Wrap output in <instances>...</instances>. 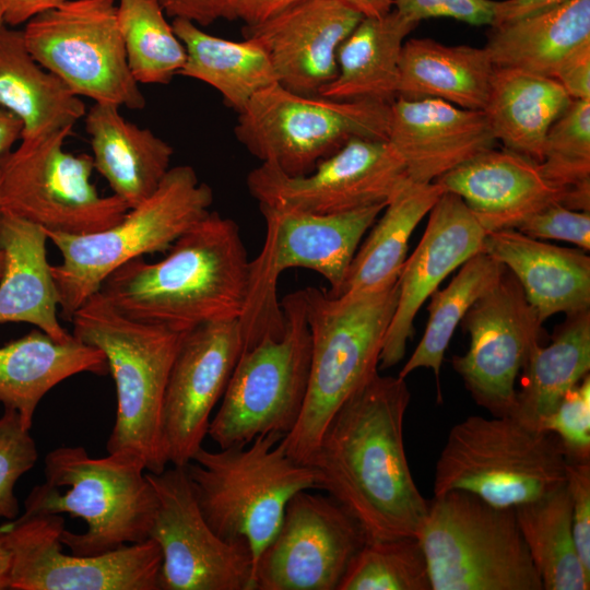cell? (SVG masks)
Instances as JSON below:
<instances>
[{
  "label": "cell",
  "instance_id": "603a6c76",
  "mask_svg": "<svg viewBox=\"0 0 590 590\" xmlns=\"http://www.w3.org/2000/svg\"><path fill=\"white\" fill-rule=\"evenodd\" d=\"M387 141L417 184L434 182L497 143L483 110L402 96L390 105Z\"/></svg>",
  "mask_w": 590,
  "mask_h": 590
},
{
  "label": "cell",
  "instance_id": "c3c4849f",
  "mask_svg": "<svg viewBox=\"0 0 590 590\" xmlns=\"http://www.w3.org/2000/svg\"><path fill=\"white\" fill-rule=\"evenodd\" d=\"M165 14L184 19L198 26H208L219 20L232 21V0H156Z\"/></svg>",
  "mask_w": 590,
  "mask_h": 590
},
{
  "label": "cell",
  "instance_id": "ee69618b",
  "mask_svg": "<svg viewBox=\"0 0 590 590\" xmlns=\"http://www.w3.org/2000/svg\"><path fill=\"white\" fill-rule=\"evenodd\" d=\"M516 229L535 239H556L590 250V211L573 210L559 202L550 203L522 219Z\"/></svg>",
  "mask_w": 590,
  "mask_h": 590
},
{
  "label": "cell",
  "instance_id": "9a60e30c",
  "mask_svg": "<svg viewBox=\"0 0 590 590\" xmlns=\"http://www.w3.org/2000/svg\"><path fill=\"white\" fill-rule=\"evenodd\" d=\"M0 529L11 553L12 590H160L162 553L153 539L79 556L62 551L61 515L19 516Z\"/></svg>",
  "mask_w": 590,
  "mask_h": 590
},
{
  "label": "cell",
  "instance_id": "4dcf8cb0",
  "mask_svg": "<svg viewBox=\"0 0 590 590\" xmlns=\"http://www.w3.org/2000/svg\"><path fill=\"white\" fill-rule=\"evenodd\" d=\"M416 26L394 9L382 16H364L340 45L338 73L318 95L391 104L398 96L402 46Z\"/></svg>",
  "mask_w": 590,
  "mask_h": 590
},
{
  "label": "cell",
  "instance_id": "b9f144b4",
  "mask_svg": "<svg viewBox=\"0 0 590 590\" xmlns=\"http://www.w3.org/2000/svg\"><path fill=\"white\" fill-rule=\"evenodd\" d=\"M37 458L31 430L23 426L15 410L4 408L0 416V519L11 521L20 516L15 484Z\"/></svg>",
  "mask_w": 590,
  "mask_h": 590
},
{
  "label": "cell",
  "instance_id": "6f0895ef",
  "mask_svg": "<svg viewBox=\"0 0 590 590\" xmlns=\"http://www.w3.org/2000/svg\"><path fill=\"white\" fill-rule=\"evenodd\" d=\"M2 24H4V23H3V17H2V11H1V8H0V26H1Z\"/></svg>",
  "mask_w": 590,
  "mask_h": 590
},
{
  "label": "cell",
  "instance_id": "7bdbcfd3",
  "mask_svg": "<svg viewBox=\"0 0 590 590\" xmlns=\"http://www.w3.org/2000/svg\"><path fill=\"white\" fill-rule=\"evenodd\" d=\"M540 428L557 436L568 460H590V375L565 394Z\"/></svg>",
  "mask_w": 590,
  "mask_h": 590
},
{
  "label": "cell",
  "instance_id": "ffe728a7",
  "mask_svg": "<svg viewBox=\"0 0 590 590\" xmlns=\"http://www.w3.org/2000/svg\"><path fill=\"white\" fill-rule=\"evenodd\" d=\"M244 351L238 319L186 332L172 365L163 402L168 463L185 467L208 436L211 413Z\"/></svg>",
  "mask_w": 590,
  "mask_h": 590
},
{
  "label": "cell",
  "instance_id": "7c38bea8",
  "mask_svg": "<svg viewBox=\"0 0 590 590\" xmlns=\"http://www.w3.org/2000/svg\"><path fill=\"white\" fill-rule=\"evenodd\" d=\"M390 105L308 96L274 83L238 114L234 133L261 163L303 176L353 139L387 140Z\"/></svg>",
  "mask_w": 590,
  "mask_h": 590
},
{
  "label": "cell",
  "instance_id": "5b68a950",
  "mask_svg": "<svg viewBox=\"0 0 590 590\" xmlns=\"http://www.w3.org/2000/svg\"><path fill=\"white\" fill-rule=\"evenodd\" d=\"M44 463L45 482L32 488L21 517L68 514L84 520L85 532L60 534L72 554L98 555L150 539L157 497L138 459L92 458L82 446H61Z\"/></svg>",
  "mask_w": 590,
  "mask_h": 590
},
{
  "label": "cell",
  "instance_id": "4fadbf2b",
  "mask_svg": "<svg viewBox=\"0 0 590 590\" xmlns=\"http://www.w3.org/2000/svg\"><path fill=\"white\" fill-rule=\"evenodd\" d=\"M71 129L21 141L0 156V210L48 232L84 235L120 222L129 211L119 197L101 196L91 182L93 157L63 149Z\"/></svg>",
  "mask_w": 590,
  "mask_h": 590
},
{
  "label": "cell",
  "instance_id": "7dc6e473",
  "mask_svg": "<svg viewBox=\"0 0 590 590\" xmlns=\"http://www.w3.org/2000/svg\"><path fill=\"white\" fill-rule=\"evenodd\" d=\"M554 79L571 99H590V39L574 47L562 59Z\"/></svg>",
  "mask_w": 590,
  "mask_h": 590
},
{
  "label": "cell",
  "instance_id": "6da1fadb",
  "mask_svg": "<svg viewBox=\"0 0 590 590\" xmlns=\"http://www.w3.org/2000/svg\"><path fill=\"white\" fill-rule=\"evenodd\" d=\"M410 402L404 378L377 371L337 410L308 462L367 541L416 536L427 514L404 448Z\"/></svg>",
  "mask_w": 590,
  "mask_h": 590
},
{
  "label": "cell",
  "instance_id": "8992f818",
  "mask_svg": "<svg viewBox=\"0 0 590 590\" xmlns=\"http://www.w3.org/2000/svg\"><path fill=\"white\" fill-rule=\"evenodd\" d=\"M283 437L270 433L217 451L202 446L185 465L209 526L227 542H246L253 568L276 535L290 499L300 491L321 489L318 471L292 459Z\"/></svg>",
  "mask_w": 590,
  "mask_h": 590
},
{
  "label": "cell",
  "instance_id": "ba28073f",
  "mask_svg": "<svg viewBox=\"0 0 590 590\" xmlns=\"http://www.w3.org/2000/svg\"><path fill=\"white\" fill-rule=\"evenodd\" d=\"M566 465L553 433L514 415H471L448 434L435 465L434 496L460 489L515 508L564 486Z\"/></svg>",
  "mask_w": 590,
  "mask_h": 590
},
{
  "label": "cell",
  "instance_id": "60d3db41",
  "mask_svg": "<svg viewBox=\"0 0 590 590\" xmlns=\"http://www.w3.org/2000/svg\"><path fill=\"white\" fill-rule=\"evenodd\" d=\"M338 590H432L418 539L367 541L351 560Z\"/></svg>",
  "mask_w": 590,
  "mask_h": 590
},
{
  "label": "cell",
  "instance_id": "8d00e7d4",
  "mask_svg": "<svg viewBox=\"0 0 590 590\" xmlns=\"http://www.w3.org/2000/svg\"><path fill=\"white\" fill-rule=\"evenodd\" d=\"M515 512L543 590H589L590 574L575 544L571 502L566 484L536 500L515 507Z\"/></svg>",
  "mask_w": 590,
  "mask_h": 590
},
{
  "label": "cell",
  "instance_id": "f35d334b",
  "mask_svg": "<svg viewBox=\"0 0 590 590\" xmlns=\"http://www.w3.org/2000/svg\"><path fill=\"white\" fill-rule=\"evenodd\" d=\"M117 17L129 69L140 84H168L184 67L186 48L156 0H118Z\"/></svg>",
  "mask_w": 590,
  "mask_h": 590
},
{
  "label": "cell",
  "instance_id": "11a10c76",
  "mask_svg": "<svg viewBox=\"0 0 590 590\" xmlns=\"http://www.w3.org/2000/svg\"><path fill=\"white\" fill-rule=\"evenodd\" d=\"M11 553L0 529V590L10 589Z\"/></svg>",
  "mask_w": 590,
  "mask_h": 590
},
{
  "label": "cell",
  "instance_id": "bcb514c9",
  "mask_svg": "<svg viewBox=\"0 0 590 590\" xmlns=\"http://www.w3.org/2000/svg\"><path fill=\"white\" fill-rule=\"evenodd\" d=\"M566 488L571 502L573 534L580 560L590 574V460H568Z\"/></svg>",
  "mask_w": 590,
  "mask_h": 590
},
{
  "label": "cell",
  "instance_id": "816d5d0a",
  "mask_svg": "<svg viewBox=\"0 0 590 590\" xmlns=\"http://www.w3.org/2000/svg\"><path fill=\"white\" fill-rule=\"evenodd\" d=\"M66 0H0L3 23L15 27L39 13L57 8Z\"/></svg>",
  "mask_w": 590,
  "mask_h": 590
},
{
  "label": "cell",
  "instance_id": "5bb4252c",
  "mask_svg": "<svg viewBox=\"0 0 590 590\" xmlns=\"http://www.w3.org/2000/svg\"><path fill=\"white\" fill-rule=\"evenodd\" d=\"M34 59L78 96L140 110L145 107L120 33L115 0H66L22 30Z\"/></svg>",
  "mask_w": 590,
  "mask_h": 590
},
{
  "label": "cell",
  "instance_id": "44dd1931",
  "mask_svg": "<svg viewBox=\"0 0 590 590\" xmlns=\"http://www.w3.org/2000/svg\"><path fill=\"white\" fill-rule=\"evenodd\" d=\"M485 235L459 196L440 194L428 213L418 245L401 269L397 307L380 352V369L393 367L404 357L420 308L452 271L482 249Z\"/></svg>",
  "mask_w": 590,
  "mask_h": 590
},
{
  "label": "cell",
  "instance_id": "db71d44e",
  "mask_svg": "<svg viewBox=\"0 0 590 590\" xmlns=\"http://www.w3.org/2000/svg\"><path fill=\"white\" fill-rule=\"evenodd\" d=\"M365 17H378L392 10L393 0H338Z\"/></svg>",
  "mask_w": 590,
  "mask_h": 590
},
{
  "label": "cell",
  "instance_id": "f5cc1de1",
  "mask_svg": "<svg viewBox=\"0 0 590 590\" xmlns=\"http://www.w3.org/2000/svg\"><path fill=\"white\" fill-rule=\"evenodd\" d=\"M22 123L11 113L0 108V156L12 150L14 143L21 140Z\"/></svg>",
  "mask_w": 590,
  "mask_h": 590
},
{
  "label": "cell",
  "instance_id": "cb8c5ba5",
  "mask_svg": "<svg viewBox=\"0 0 590 590\" xmlns=\"http://www.w3.org/2000/svg\"><path fill=\"white\" fill-rule=\"evenodd\" d=\"M434 182L442 192L459 196L486 233L515 228L526 216L566 198L538 162L507 149L488 150Z\"/></svg>",
  "mask_w": 590,
  "mask_h": 590
},
{
  "label": "cell",
  "instance_id": "52a82bcc",
  "mask_svg": "<svg viewBox=\"0 0 590 590\" xmlns=\"http://www.w3.org/2000/svg\"><path fill=\"white\" fill-rule=\"evenodd\" d=\"M213 191L189 165L170 167L155 192L129 209L117 224L96 233L48 232L62 262L50 266L61 316L73 314L119 267L144 255L166 252L186 231L202 220Z\"/></svg>",
  "mask_w": 590,
  "mask_h": 590
},
{
  "label": "cell",
  "instance_id": "74e56055",
  "mask_svg": "<svg viewBox=\"0 0 590 590\" xmlns=\"http://www.w3.org/2000/svg\"><path fill=\"white\" fill-rule=\"evenodd\" d=\"M506 268L480 250L469 258L449 284L430 296L424 334L399 373L404 378L417 368L433 370L439 392V375L445 352L463 317L472 305L492 288Z\"/></svg>",
  "mask_w": 590,
  "mask_h": 590
},
{
  "label": "cell",
  "instance_id": "e0dca14e",
  "mask_svg": "<svg viewBox=\"0 0 590 590\" xmlns=\"http://www.w3.org/2000/svg\"><path fill=\"white\" fill-rule=\"evenodd\" d=\"M409 180L387 140L353 139L307 175L288 176L261 163L246 182L258 204L335 214L387 204Z\"/></svg>",
  "mask_w": 590,
  "mask_h": 590
},
{
  "label": "cell",
  "instance_id": "d590c367",
  "mask_svg": "<svg viewBox=\"0 0 590 590\" xmlns=\"http://www.w3.org/2000/svg\"><path fill=\"white\" fill-rule=\"evenodd\" d=\"M590 370V309L567 314L548 345H536L522 368L511 415L533 427ZM541 429V428H540Z\"/></svg>",
  "mask_w": 590,
  "mask_h": 590
},
{
  "label": "cell",
  "instance_id": "30bf717a",
  "mask_svg": "<svg viewBox=\"0 0 590 590\" xmlns=\"http://www.w3.org/2000/svg\"><path fill=\"white\" fill-rule=\"evenodd\" d=\"M386 204L335 214H314L259 204L266 236L259 255L249 261L248 291L238 319L244 350L267 338L280 339L284 318L278 300V280L290 268L316 271L340 291L347 269L366 232Z\"/></svg>",
  "mask_w": 590,
  "mask_h": 590
},
{
  "label": "cell",
  "instance_id": "484cf974",
  "mask_svg": "<svg viewBox=\"0 0 590 590\" xmlns=\"http://www.w3.org/2000/svg\"><path fill=\"white\" fill-rule=\"evenodd\" d=\"M84 123L94 169L106 179L113 194L130 209L151 197L170 168L172 145L127 120L113 104L94 103Z\"/></svg>",
  "mask_w": 590,
  "mask_h": 590
},
{
  "label": "cell",
  "instance_id": "8fae6325",
  "mask_svg": "<svg viewBox=\"0 0 590 590\" xmlns=\"http://www.w3.org/2000/svg\"><path fill=\"white\" fill-rule=\"evenodd\" d=\"M284 333L244 350L210 421L220 448L245 446L270 433L287 436L297 424L308 387L311 338L303 290L281 302Z\"/></svg>",
  "mask_w": 590,
  "mask_h": 590
},
{
  "label": "cell",
  "instance_id": "d6986e66",
  "mask_svg": "<svg viewBox=\"0 0 590 590\" xmlns=\"http://www.w3.org/2000/svg\"><path fill=\"white\" fill-rule=\"evenodd\" d=\"M461 322L470 344L463 355L452 357L453 369L476 404L493 416L511 415L516 380L541 344L543 323L507 269Z\"/></svg>",
  "mask_w": 590,
  "mask_h": 590
},
{
  "label": "cell",
  "instance_id": "83f0119b",
  "mask_svg": "<svg viewBox=\"0 0 590 590\" xmlns=\"http://www.w3.org/2000/svg\"><path fill=\"white\" fill-rule=\"evenodd\" d=\"M81 373L108 374L104 353L73 338L57 342L39 329L0 346V403L15 410L31 430L44 396Z\"/></svg>",
  "mask_w": 590,
  "mask_h": 590
},
{
  "label": "cell",
  "instance_id": "3957f363",
  "mask_svg": "<svg viewBox=\"0 0 590 590\" xmlns=\"http://www.w3.org/2000/svg\"><path fill=\"white\" fill-rule=\"evenodd\" d=\"M71 322L75 339L104 353L115 381L117 409L107 452L135 458L148 472L161 473L168 463L164 394L186 332L130 319L99 291L73 314Z\"/></svg>",
  "mask_w": 590,
  "mask_h": 590
},
{
  "label": "cell",
  "instance_id": "7a4b0ae2",
  "mask_svg": "<svg viewBox=\"0 0 590 590\" xmlns=\"http://www.w3.org/2000/svg\"><path fill=\"white\" fill-rule=\"evenodd\" d=\"M157 262L140 258L115 270L99 292L126 317L187 332L239 319L249 260L237 223L210 211Z\"/></svg>",
  "mask_w": 590,
  "mask_h": 590
},
{
  "label": "cell",
  "instance_id": "f546056e",
  "mask_svg": "<svg viewBox=\"0 0 590 590\" xmlns=\"http://www.w3.org/2000/svg\"><path fill=\"white\" fill-rule=\"evenodd\" d=\"M571 101L553 78L494 67L482 110L505 149L540 163L551 126Z\"/></svg>",
  "mask_w": 590,
  "mask_h": 590
},
{
  "label": "cell",
  "instance_id": "681fc988",
  "mask_svg": "<svg viewBox=\"0 0 590 590\" xmlns=\"http://www.w3.org/2000/svg\"><path fill=\"white\" fill-rule=\"evenodd\" d=\"M304 0H232L234 20L245 25L261 23Z\"/></svg>",
  "mask_w": 590,
  "mask_h": 590
},
{
  "label": "cell",
  "instance_id": "d6a6232c",
  "mask_svg": "<svg viewBox=\"0 0 590 590\" xmlns=\"http://www.w3.org/2000/svg\"><path fill=\"white\" fill-rule=\"evenodd\" d=\"M435 184L409 180L386 204L357 248L344 282L335 296L385 288L399 279L406 260L409 240L440 194Z\"/></svg>",
  "mask_w": 590,
  "mask_h": 590
},
{
  "label": "cell",
  "instance_id": "9c48e42d",
  "mask_svg": "<svg viewBox=\"0 0 590 590\" xmlns=\"http://www.w3.org/2000/svg\"><path fill=\"white\" fill-rule=\"evenodd\" d=\"M416 538L432 590H543L515 508L449 491L428 500Z\"/></svg>",
  "mask_w": 590,
  "mask_h": 590
},
{
  "label": "cell",
  "instance_id": "f907efd6",
  "mask_svg": "<svg viewBox=\"0 0 590 590\" xmlns=\"http://www.w3.org/2000/svg\"><path fill=\"white\" fill-rule=\"evenodd\" d=\"M568 0H504L495 1L494 21L491 26L540 13Z\"/></svg>",
  "mask_w": 590,
  "mask_h": 590
},
{
  "label": "cell",
  "instance_id": "1f68e13d",
  "mask_svg": "<svg viewBox=\"0 0 590 590\" xmlns=\"http://www.w3.org/2000/svg\"><path fill=\"white\" fill-rule=\"evenodd\" d=\"M493 69L484 47L411 38L401 50L398 96L438 98L461 108L482 110Z\"/></svg>",
  "mask_w": 590,
  "mask_h": 590
},
{
  "label": "cell",
  "instance_id": "d4e9b609",
  "mask_svg": "<svg viewBox=\"0 0 590 590\" xmlns=\"http://www.w3.org/2000/svg\"><path fill=\"white\" fill-rule=\"evenodd\" d=\"M481 250L514 274L542 323L558 312L590 309L588 252L547 244L512 228L486 233Z\"/></svg>",
  "mask_w": 590,
  "mask_h": 590
},
{
  "label": "cell",
  "instance_id": "277c9868",
  "mask_svg": "<svg viewBox=\"0 0 590 590\" xmlns=\"http://www.w3.org/2000/svg\"><path fill=\"white\" fill-rule=\"evenodd\" d=\"M303 292L311 338L308 387L299 420L281 444L292 459L308 464L337 410L378 371L399 285L338 297L317 287Z\"/></svg>",
  "mask_w": 590,
  "mask_h": 590
},
{
  "label": "cell",
  "instance_id": "4316f807",
  "mask_svg": "<svg viewBox=\"0 0 590 590\" xmlns=\"http://www.w3.org/2000/svg\"><path fill=\"white\" fill-rule=\"evenodd\" d=\"M47 234L30 221L0 210V324L26 322L57 342L74 337L58 321L56 285L47 260Z\"/></svg>",
  "mask_w": 590,
  "mask_h": 590
},
{
  "label": "cell",
  "instance_id": "f1b7e54d",
  "mask_svg": "<svg viewBox=\"0 0 590 590\" xmlns=\"http://www.w3.org/2000/svg\"><path fill=\"white\" fill-rule=\"evenodd\" d=\"M0 108L22 123L21 141L71 129L86 114L80 96L28 51L22 30L0 26Z\"/></svg>",
  "mask_w": 590,
  "mask_h": 590
},
{
  "label": "cell",
  "instance_id": "ab89813d",
  "mask_svg": "<svg viewBox=\"0 0 590 590\" xmlns=\"http://www.w3.org/2000/svg\"><path fill=\"white\" fill-rule=\"evenodd\" d=\"M539 165L565 206L590 211V99H573L551 126Z\"/></svg>",
  "mask_w": 590,
  "mask_h": 590
},
{
  "label": "cell",
  "instance_id": "e575fe53",
  "mask_svg": "<svg viewBox=\"0 0 590 590\" xmlns=\"http://www.w3.org/2000/svg\"><path fill=\"white\" fill-rule=\"evenodd\" d=\"M172 26L187 54L179 74L209 84L238 114L258 92L278 83L269 55L256 40L213 36L184 19H174Z\"/></svg>",
  "mask_w": 590,
  "mask_h": 590
},
{
  "label": "cell",
  "instance_id": "836d02e7",
  "mask_svg": "<svg viewBox=\"0 0 590 590\" xmlns=\"http://www.w3.org/2000/svg\"><path fill=\"white\" fill-rule=\"evenodd\" d=\"M590 39V0L491 26L484 48L494 67L516 68L554 79L562 59Z\"/></svg>",
  "mask_w": 590,
  "mask_h": 590
},
{
  "label": "cell",
  "instance_id": "9f6ffc18",
  "mask_svg": "<svg viewBox=\"0 0 590 590\" xmlns=\"http://www.w3.org/2000/svg\"><path fill=\"white\" fill-rule=\"evenodd\" d=\"M3 267H4V253H3V250L0 247V279H1L2 273H3Z\"/></svg>",
  "mask_w": 590,
  "mask_h": 590
},
{
  "label": "cell",
  "instance_id": "2e32d148",
  "mask_svg": "<svg viewBox=\"0 0 590 590\" xmlns=\"http://www.w3.org/2000/svg\"><path fill=\"white\" fill-rule=\"evenodd\" d=\"M146 474L157 497L150 539L162 553L160 590H253L248 544L227 542L212 530L185 467Z\"/></svg>",
  "mask_w": 590,
  "mask_h": 590
},
{
  "label": "cell",
  "instance_id": "7402d4cb",
  "mask_svg": "<svg viewBox=\"0 0 590 590\" xmlns=\"http://www.w3.org/2000/svg\"><path fill=\"white\" fill-rule=\"evenodd\" d=\"M363 17L338 0H304L243 35L264 48L280 85L312 96L335 78L338 49Z\"/></svg>",
  "mask_w": 590,
  "mask_h": 590
},
{
  "label": "cell",
  "instance_id": "f6af8a7d",
  "mask_svg": "<svg viewBox=\"0 0 590 590\" xmlns=\"http://www.w3.org/2000/svg\"><path fill=\"white\" fill-rule=\"evenodd\" d=\"M394 10L418 25L432 17H451L471 25H492L493 0H393Z\"/></svg>",
  "mask_w": 590,
  "mask_h": 590
},
{
  "label": "cell",
  "instance_id": "ac0fdd59",
  "mask_svg": "<svg viewBox=\"0 0 590 590\" xmlns=\"http://www.w3.org/2000/svg\"><path fill=\"white\" fill-rule=\"evenodd\" d=\"M367 542L357 520L333 497L300 491L253 568V590H338Z\"/></svg>",
  "mask_w": 590,
  "mask_h": 590
}]
</instances>
